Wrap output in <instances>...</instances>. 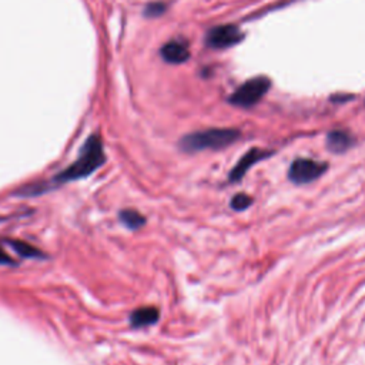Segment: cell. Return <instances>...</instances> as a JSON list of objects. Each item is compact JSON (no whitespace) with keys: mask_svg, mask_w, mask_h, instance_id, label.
Returning a JSON list of instances; mask_svg holds the SVG:
<instances>
[{"mask_svg":"<svg viewBox=\"0 0 365 365\" xmlns=\"http://www.w3.org/2000/svg\"><path fill=\"white\" fill-rule=\"evenodd\" d=\"M244 33L235 24H220L207 31L205 44L211 48H228L242 41Z\"/></svg>","mask_w":365,"mask_h":365,"instance_id":"obj_5","label":"cell"},{"mask_svg":"<svg viewBox=\"0 0 365 365\" xmlns=\"http://www.w3.org/2000/svg\"><path fill=\"white\" fill-rule=\"evenodd\" d=\"M160 54H161L163 60L170 63V64H182L191 56L187 44H184V43L178 41V40H171V41L165 43L161 47Z\"/></svg>","mask_w":365,"mask_h":365,"instance_id":"obj_7","label":"cell"},{"mask_svg":"<svg viewBox=\"0 0 365 365\" xmlns=\"http://www.w3.org/2000/svg\"><path fill=\"white\" fill-rule=\"evenodd\" d=\"M160 318V311L155 307H140L130 314L133 328H144L154 325Z\"/></svg>","mask_w":365,"mask_h":365,"instance_id":"obj_9","label":"cell"},{"mask_svg":"<svg viewBox=\"0 0 365 365\" xmlns=\"http://www.w3.org/2000/svg\"><path fill=\"white\" fill-rule=\"evenodd\" d=\"M167 10V4L164 1H151L144 7V16L154 19L164 14Z\"/></svg>","mask_w":365,"mask_h":365,"instance_id":"obj_13","label":"cell"},{"mask_svg":"<svg viewBox=\"0 0 365 365\" xmlns=\"http://www.w3.org/2000/svg\"><path fill=\"white\" fill-rule=\"evenodd\" d=\"M354 137L345 130H332L327 134V148L331 153L341 154L354 145Z\"/></svg>","mask_w":365,"mask_h":365,"instance_id":"obj_8","label":"cell"},{"mask_svg":"<svg viewBox=\"0 0 365 365\" xmlns=\"http://www.w3.org/2000/svg\"><path fill=\"white\" fill-rule=\"evenodd\" d=\"M271 80L265 76H257L242 83L228 98L230 104L250 108L255 106L269 90Z\"/></svg>","mask_w":365,"mask_h":365,"instance_id":"obj_3","label":"cell"},{"mask_svg":"<svg viewBox=\"0 0 365 365\" xmlns=\"http://www.w3.org/2000/svg\"><path fill=\"white\" fill-rule=\"evenodd\" d=\"M271 154H272V151H269V150H262V148H257V147L248 150V151L238 160V163L232 167V170H231L230 174H228V180H230L231 182H238V181H241L242 177L248 173V170H250L254 164L262 161L264 158L269 157Z\"/></svg>","mask_w":365,"mask_h":365,"instance_id":"obj_6","label":"cell"},{"mask_svg":"<svg viewBox=\"0 0 365 365\" xmlns=\"http://www.w3.org/2000/svg\"><path fill=\"white\" fill-rule=\"evenodd\" d=\"M328 170V164L312 158H295L288 168V178L294 184H308L319 178Z\"/></svg>","mask_w":365,"mask_h":365,"instance_id":"obj_4","label":"cell"},{"mask_svg":"<svg viewBox=\"0 0 365 365\" xmlns=\"http://www.w3.org/2000/svg\"><path fill=\"white\" fill-rule=\"evenodd\" d=\"M252 204V198L248 195V194H244V192H238L235 194L232 198H231V208L235 210V211H244L247 210L250 205Z\"/></svg>","mask_w":365,"mask_h":365,"instance_id":"obj_12","label":"cell"},{"mask_svg":"<svg viewBox=\"0 0 365 365\" xmlns=\"http://www.w3.org/2000/svg\"><path fill=\"white\" fill-rule=\"evenodd\" d=\"M349 98H352L351 96H348V94H344V96H335V97H332V100H335V101H339V100H349Z\"/></svg>","mask_w":365,"mask_h":365,"instance_id":"obj_15","label":"cell"},{"mask_svg":"<svg viewBox=\"0 0 365 365\" xmlns=\"http://www.w3.org/2000/svg\"><path fill=\"white\" fill-rule=\"evenodd\" d=\"M118 218L130 230H138L145 224V217L133 208L121 210L118 214Z\"/></svg>","mask_w":365,"mask_h":365,"instance_id":"obj_11","label":"cell"},{"mask_svg":"<svg viewBox=\"0 0 365 365\" xmlns=\"http://www.w3.org/2000/svg\"><path fill=\"white\" fill-rule=\"evenodd\" d=\"M240 135L241 133L237 128H207L184 135L178 145L184 153L221 150L234 144Z\"/></svg>","mask_w":365,"mask_h":365,"instance_id":"obj_2","label":"cell"},{"mask_svg":"<svg viewBox=\"0 0 365 365\" xmlns=\"http://www.w3.org/2000/svg\"><path fill=\"white\" fill-rule=\"evenodd\" d=\"M7 242L23 258H36V259L46 258L43 251H40L38 248L30 245L29 242H24V241H20V240H7Z\"/></svg>","mask_w":365,"mask_h":365,"instance_id":"obj_10","label":"cell"},{"mask_svg":"<svg viewBox=\"0 0 365 365\" xmlns=\"http://www.w3.org/2000/svg\"><path fill=\"white\" fill-rule=\"evenodd\" d=\"M104 161H106V154H104L103 140L98 134H91L81 145L78 157L68 167H66L58 174H56L51 182H33V184L20 187V190L16 194L38 195L54 188L56 185L86 178L91 175L94 171H97L104 164Z\"/></svg>","mask_w":365,"mask_h":365,"instance_id":"obj_1","label":"cell"},{"mask_svg":"<svg viewBox=\"0 0 365 365\" xmlns=\"http://www.w3.org/2000/svg\"><path fill=\"white\" fill-rule=\"evenodd\" d=\"M0 265H16L13 258L3 250L1 245H0Z\"/></svg>","mask_w":365,"mask_h":365,"instance_id":"obj_14","label":"cell"}]
</instances>
